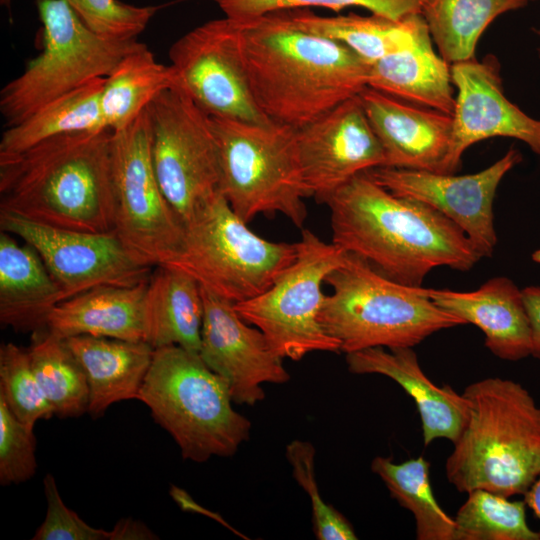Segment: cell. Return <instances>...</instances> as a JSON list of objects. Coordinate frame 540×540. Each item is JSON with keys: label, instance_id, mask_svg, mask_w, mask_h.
<instances>
[{"label": "cell", "instance_id": "obj_1", "mask_svg": "<svg viewBox=\"0 0 540 540\" xmlns=\"http://www.w3.org/2000/svg\"><path fill=\"white\" fill-rule=\"evenodd\" d=\"M234 21L251 93L272 122L301 128L368 86L370 64L282 11Z\"/></svg>", "mask_w": 540, "mask_h": 540}, {"label": "cell", "instance_id": "obj_2", "mask_svg": "<svg viewBox=\"0 0 540 540\" xmlns=\"http://www.w3.org/2000/svg\"><path fill=\"white\" fill-rule=\"evenodd\" d=\"M325 203L332 242L401 284L421 287L436 267L469 271L481 259L451 220L420 201L391 193L367 172L351 178Z\"/></svg>", "mask_w": 540, "mask_h": 540}, {"label": "cell", "instance_id": "obj_3", "mask_svg": "<svg viewBox=\"0 0 540 540\" xmlns=\"http://www.w3.org/2000/svg\"><path fill=\"white\" fill-rule=\"evenodd\" d=\"M112 131L47 139L0 159V212L56 228L114 231Z\"/></svg>", "mask_w": 540, "mask_h": 540}, {"label": "cell", "instance_id": "obj_4", "mask_svg": "<svg viewBox=\"0 0 540 540\" xmlns=\"http://www.w3.org/2000/svg\"><path fill=\"white\" fill-rule=\"evenodd\" d=\"M469 417L446 460L460 492L524 495L540 475V406L520 383L489 377L462 393Z\"/></svg>", "mask_w": 540, "mask_h": 540}, {"label": "cell", "instance_id": "obj_5", "mask_svg": "<svg viewBox=\"0 0 540 540\" xmlns=\"http://www.w3.org/2000/svg\"><path fill=\"white\" fill-rule=\"evenodd\" d=\"M319 320L345 354L374 347H414L432 334L466 323L438 307L428 288L394 281L347 253L326 278Z\"/></svg>", "mask_w": 540, "mask_h": 540}, {"label": "cell", "instance_id": "obj_6", "mask_svg": "<svg viewBox=\"0 0 540 540\" xmlns=\"http://www.w3.org/2000/svg\"><path fill=\"white\" fill-rule=\"evenodd\" d=\"M138 400L171 435L185 460L231 457L249 439L251 422L233 408L226 381L199 353L180 346L154 349Z\"/></svg>", "mask_w": 540, "mask_h": 540}, {"label": "cell", "instance_id": "obj_7", "mask_svg": "<svg viewBox=\"0 0 540 540\" xmlns=\"http://www.w3.org/2000/svg\"><path fill=\"white\" fill-rule=\"evenodd\" d=\"M216 135L219 192L246 223L259 214L281 213L302 228L306 188L296 129L210 116Z\"/></svg>", "mask_w": 540, "mask_h": 540}, {"label": "cell", "instance_id": "obj_8", "mask_svg": "<svg viewBox=\"0 0 540 540\" xmlns=\"http://www.w3.org/2000/svg\"><path fill=\"white\" fill-rule=\"evenodd\" d=\"M297 243L254 233L217 191L184 223L178 268L201 287L234 304L266 291L295 260Z\"/></svg>", "mask_w": 540, "mask_h": 540}, {"label": "cell", "instance_id": "obj_9", "mask_svg": "<svg viewBox=\"0 0 540 540\" xmlns=\"http://www.w3.org/2000/svg\"><path fill=\"white\" fill-rule=\"evenodd\" d=\"M35 4L42 23V50L0 92L5 127L96 78L108 77L124 56L144 44L96 34L65 0H35Z\"/></svg>", "mask_w": 540, "mask_h": 540}, {"label": "cell", "instance_id": "obj_10", "mask_svg": "<svg viewBox=\"0 0 540 540\" xmlns=\"http://www.w3.org/2000/svg\"><path fill=\"white\" fill-rule=\"evenodd\" d=\"M295 260L262 294L234 304L238 314L265 335L282 359L301 360L317 351L340 352L319 320L322 285L347 252L303 229Z\"/></svg>", "mask_w": 540, "mask_h": 540}, {"label": "cell", "instance_id": "obj_11", "mask_svg": "<svg viewBox=\"0 0 540 540\" xmlns=\"http://www.w3.org/2000/svg\"><path fill=\"white\" fill-rule=\"evenodd\" d=\"M153 169L182 221L219 191L220 162L211 117L177 85L146 108Z\"/></svg>", "mask_w": 540, "mask_h": 540}, {"label": "cell", "instance_id": "obj_12", "mask_svg": "<svg viewBox=\"0 0 540 540\" xmlns=\"http://www.w3.org/2000/svg\"><path fill=\"white\" fill-rule=\"evenodd\" d=\"M112 176L114 232L147 263L169 265L181 249L184 225L153 169L146 109L112 133Z\"/></svg>", "mask_w": 540, "mask_h": 540}, {"label": "cell", "instance_id": "obj_13", "mask_svg": "<svg viewBox=\"0 0 540 540\" xmlns=\"http://www.w3.org/2000/svg\"><path fill=\"white\" fill-rule=\"evenodd\" d=\"M2 231L21 238L42 258L64 300L95 287L145 283L155 268L114 232L67 230L0 212Z\"/></svg>", "mask_w": 540, "mask_h": 540}, {"label": "cell", "instance_id": "obj_14", "mask_svg": "<svg viewBox=\"0 0 540 540\" xmlns=\"http://www.w3.org/2000/svg\"><path fill=\"white\" fill-rule=\"evenodd\" d=\"M169 58L178 86L209 116L272 122L251 93L234 20L224 17L193 28L171 45Z\"/></svg>", "mask_w": 540, "mask_h": 540}, {"label": "cell", "instance_id": "obj_15", "mask_svg": "<svg viewBox=\"0 0 540 540\" xmlns=\"http://www.w3.org/2000/svg\"><path fill=\"white\" fill-rule=\"evenodd\" d=\"M522 160L510 148L488 168L455 175L426 170L377 167L366 171L391 193L420 201L456 224L481 258L491 257L497 245L493 202L503 177Z\"/></svg>", "mask_w": 540, "mask_h": 540}, {"label": "cell", "instance_id": "obj_16", "mask_svg": "<svg viewBox=\"0 0 540 540\" xmlns=\"http://www.w3.org/2000/svg\"><path fill=\"white\" fill-rule=\"evenodd\" d=\"M296 144L309 196L320 203L354 176L385 166L359 95L296 129Z\"/></svg>", "mask_w": 540, "mask_h": 540}, {"label": "cell", "instance_id": "obj_17", "mask_svg": "<svg viewBox=\"0 0 540 540\" xmlns=\"http://www.w3.org/2000/svg\"><path fill=\"white\" fill-rule=\"evenodd\" d=\"M450 67L457 95L450 147L441 173L456 172L468 147L492 137L520 140L540 156V119L527 115L505 96L495 56Z\"/></svg>", "mask_w": 540, "mask_h": 540}, {"label": "cell", "instance_id": "obj_18", "mask_svg": "<svg viewBox=\"0 0 540 540\" xmlns=\"http://www.w3.org/2000/svg\"><path fill=\"white\" fill-rule=\"evenodd\" d=\"M204 315L199 355L222 377L233 402L255 405L265 398L264 383L284 384L290 374L265 335L251 327L234 303L201 287Z\"/></svg>", "mask_w": 540, "mask_h": 540}, {"label": "cell", "instance_id": "obj_19", "mask_svg": "<svg viewBox=\"0 0 540 540\" xmlns=\"http://www.w3.org/2000/svg\"><path fill=\"white\" fill-rule=\"evenodd\" d=\"M385 154V166L441 173L448 155L453 119L369 86L358 94Z\"/></svg>", "mask_w": 540, "mask_h": 540}, {"label": "cell", "instance_id": "obj_20", "mask_svg": "<svg viewBox=\"0 0 540 540\" xmlns=\"http://www.w3.org/2000/svg\"><path fill=\"white\" fill-rule=\"evenodd\" d=\"M353 374L386 376L411 396L418 410L424 446L444 438L452 443L459 437L469 417V403L450 385L438 386L422 370L412 347L368 348L346 354Z\"/></svg>", "mask_w": 540, "mask_h": 540}, {"label": "cell", "instance_id": "obj_21", "mask_svg": "<svg viewBox=\"0 0 540 540\" xmlns=\"http://www.w3.org/2000/svg\"><path fill=\"white\" fill-rule=\"evenodd\" d=\"M441 309L478 327L485 346L502 360L519 361L531 355L532 335L522 289L507 277H493L469 292L428 288Z\"/></svg>", "mask_w": 540, "mask_h": 540}, {"label": "cell", "instance_id": "obj_22", "mask_svg": "<svg viewBox=\"0 0 540 540\" xmlns=\"http://www.w3.org/2000/svg\"><path fill=\"white\" fill-rule=\"evenodd\" d=\"M148 281L99 286L68 298L52 310L46 329L62 339L91 335L145 342Z\"/></svg>", "mask_w": 540, "mask_h": 540}, {"label": "cell", "instance_id": "obj_23", "mask_svg": "<svg viewBox=\"0 0 540 540\" xmlns=\"http://www.w3.org/2000/svg\"><path fill=\"white\" fill-rule=\"evenodd\" d=\"M64 301L42 258L28 243L0 233V321L16 331L47 328L52 310Z\"/></svg>", "mask_w": 540, "mask_h": 540}, {"label": "cell", "instance_id": "obj_24", "mask_svg": "<svg viewBox=\"0 0 540 540\" xmlns=\"http://www.w3.org/2000/svg\"><path fill=\"white\" fill-rule=\"evenodd\" d=\"M85 372L88 413L102 417L114 403L136 399L150 368L154 348L144 341L91 335L64 339Z\"/></svg>", "mask_w": 540, "mask_h": 540}, {"label": "cell", "instance_id": "obj_25", "mask_svg": "<svg viewBox=\"0 0 540 540\" xmlns=\"http://www.w3.org/2000/svg\"><path fill=\"white\" fill-rule=\"evenodd\" d=\"M451 65L437 54L428 27L414 45L370 65L368 86L397 99L453 115Z\"/></svg>", "mask_w": 540, "mask_h": 540}, {"label": "cell", "instance_id": "obj_26", "mask_svg": "<svg viewBox=\"0 0 540 540\" xmlns=\"http://www.w3.org/2000/svg\"><path fill=\"white\" fill-rule=\"evenodd\" d=\"M203 315L198 281L178 268L156 266L145 297V342L154 349L177 345L199 353Z\"/></svg>", "mask_w": 540, "mask_h": 540}, {"label": "cell", "instance_id": "obj_27", "mask_svg": "<svg viewBox=\"0 0 540 540\" xmlns=\"http://www.w3.org/2000/svg\"><path fill=\"white\" fill-rule=\"evenodd\" d=\"M282 12L298 28L347 46L370 65L411 48L427 27L421 14L395 20L377 14L320 16L308 9Z\"/></svg>", "mask_w": 540, "mask_h": 540}, {"label": "cell", "instance_id": "obj_28", "mask_svg": "<svg viewBox=\"0 0 540 540\" xmlns=\"http://www.w3.org/2000/svg\"><path fill=\"white\" fill-rule=\"evenodd\" d=\"M105 79L96 78L45 104L20 123L6 127L0 140V159L53 137L107 129L100 108Z\"/></svg>", "mask_w": 540, "mask_h": 540}, {"label": "cell", "instance_id": "obj_29", "mask_svg": "<svg viewBox=\"0 0 540 540\" xmlns=\"http://www.w3.org/2000/svg\"><path fill=\"white\" fill-rule=\"evenodd\" d=\"M171 65L159 63L146 44L124 56L106 77L100 99L104 125L112 132L130 125L164 90L177 86Z\"/></svg>", "mask_w": 540, "mask_h": 540}, {"label": "cell", "instance_id": "obj_30", "mask_svg": "<svg viewBox=\"0 0 540 540\" xmlns=\"http://www.w3.org/2000/svg\"><path fill=\"white\" fill-rule=\"evenodd\" d=\"M529 0H420L439 55L450 65L475 58L477 43L500 15L521 9Z\"/></svg>", "mask_w": 540, "mask_h": 540}, {"label": "cell", "instance_id": "obj_31", "mask_svg": "<svg viewBox=\"0 0 540 540\" xmlns=\"http://www.w3.org/2000/svg\"><path fill=\"white\" fill-rule=\"evenodd\" d=\"M430 463L422 456L395 463L377 456L371 469L386 485L390 496L415 519L418 540H454L455 522L436 501L429 478Z\"/></svg>", "mask_w": 540, "mask_h": 540}, {"label": "cell", "instance_id": "obj_32", "mask_svg": "<svg viewBox=\"0 0 540 540\" xmlns=\"http://www.w3.org/2000/svg\"><path fill=\"white\" fill-rule=\"evenodd\" d=\"M33 334L28 349L31 366L54 415L73 418L88 412L87 378L65 340L47 329Z\"/></svg>", "mask_w": 540, "mask_h": 540}, {"label": "cell", "instance_id": "obj_33", "mask_svg": "<svg viewBox=\"0 0 540 540\" xmlns=\"http://www.w3.org/2000/svg\"><path fill=\"white\" fill-rule=\"evenodd\" d=\"M454 518V540H540L526 520L525 501L484 489L467 493Z\"/></svg>", "mask_w": 540, "mask_h": 540}, {"label": "cell", "instance_id": "obj_34", "mask_svg": "<svg viewBox=\"0 0 540 540\" xmlns=\"http://www.w3.org/2000/svg\"><path fill=\"white\" fill-rule=\"evenodd\" d=\"M0 398L31 429L37 421L54 416L33 372L28 350L13 343L0 347Z\"/></svg>", "mask_w": 540, "mask_h": 540}, {"label": "cell", "instance_id": "obj_35", "mask_svg": "<svg viewBox=\"0 0 540 540\" xmlns=\"http://www.w3.org/2000/svg\"><path fill=\"white\" fill-rule=\"evenodd\" d=\"M224 12L225 17L243 20L267 13L320 7L339 12L348 7H362L372 14L400 20L420 14V0H210Z\"/></svg>", "mask_w": 540, "mask_h": 540}, {"label": "cell", "instance_id": "obj_36", "mask_svg": "<svg viewBox=\"0 0 540 540\" xmlns=\"http://www.w3.org/2000/svg\"><path fill=\"white\" fill-rule=\"evenodd\" d=\"M286 458L297 483L308 494L318 540H355L356 533L349 521L321 497L315 477V448L308 441L293 440L286 447Z\"/></svg>", "mask_w": 540, "mask_h": 540}, {"label": "cell", "instance_id": "obj_37", "mask_svg": "<svg viewBox=\"0 0 540 540\" xmlns=\"http://www.w3.org/2000/svg\"><path fill=\"white\" fill-rule=\"evenodd\" d=\"M79 19L96 34L114 40H131L142 33L158 10L120 0H65Z\"/></svg>", "mask_w": 540, "mask_h": 540}, {"label": "cell", "instance_id": "obj_38", "mask_svg": "<svg viewBox=\"0 0 540 540\" xmlns=\"http://www.w3.org/2000/svg\"><path fill=\"white\" fill-rule=\"evenodd\" d=\"M36 470L34 429L18 420L0 398V484L26 482Z\"/></svg>", "mask_w": 540, "mask_h": 540}, {"label": "cell", "instance_id": "obj_39", "mask_svg": "<svg viewBox=\"0 0 540 540\" xmlns=\"http://www.w3.org/2000/svg\"><path fill=\"white\" fill-rule=\"evenodd\" d=\"M43 486L47 511L33 540H115L113 529L92 527L66 506L52 474L44 477Z\"/></svg>", "mask_w": 540, "mask_h": 540}, {"label": "cell", "instance_id": "obj_40", "mask_svg": "<svg viewBox=\"0 0 540 540\" xmlns=\"http://www.w3.org/2000/svg\"><path fill=\"white\" fill-rule=\"evenodd\" d=\"M522 294L531 326V356L540 360V286L525 287Z\"/></svg>", "mask_w": 540, "mask_h": 540}, {"label": "cell", "instance_id": "obj_41", "mask_svg": "<svg viewBox=\"0 0 540 540\" xmlns=\"http://www.w3.org/2000/svg\"><path fill=\"white\" fill-rule=\"evenodd\" d=\"M115 540H151L157 536L142 522L121 519L113 528Z\"/></svg>", "mask_w": 540, "mask_h": 540}, {"label": "cell", "instance_id": "obj_42", "mask_svg": "<svg viewBox=\"0 0 540 540\" xmlns=\"http://www.w3.org/2000/svg\"><path fill=\"white\" fill-rule=\"evenodd\" d=\"M523 496L526 506L533 511L540 521V475ZM538 532L540 535V530Z\"/></svg>", "mask_w": 540, "mask_h": 540}, {"label": "cell", "instance_id": "obj_43", "mask_svg": "<svg viewBox=\"0 0 540 540\" xmlns=\"http://www.w3.org/2000/svg\"><path fill=\"white\" fill-rule=\"evenodd\" d=\"M532 260L536 263H539L540 264V249L536 250L535 252H533L532 254Z\"/></svg>", "mask_w": 540, "mask_h": 540}, {"label": "cell", "instance_id": "obj_44", "mask_svg": "<svg viewBox=\"0 0 540 540\" xmlns=\"http://www.w3.org/2000/svg\"><path fill=\"white\" fill-rule=\"evenodd\" d=\"M10 2L11 0H0V3L4 6H9L10 5Z\"/></svg>", "mask_w": 540, "mask_h": 540}, {"label": "cell", "instance_id": "obj_45", "mask_svg": "<svg viewBox=\"0 0 540 540\" xmlns=\"http://www.w3.org/2000/svg\"><path fill=\"white\" fill-rule=\"evenodd\" d=\"M535 32L538 35V37L540 38V28L536 29ZM538 51H539V55H540V47H539Z\"/></svg>", "mask_w": 540, "mask_h": 540}, {"label": "cell", "instance_id": "obj_46", "mask_svg": "<svg viewBox=\"0 0 540 540\" xmlns=\"http://www.w3.org/2000/svg\"><path fill=\"white\" fill-rule=\"evenodd\" d=\"M529 1H536V0H529Z\"/></svg>", "mask_w": 540, "mask_h": 540}]
</instances>
